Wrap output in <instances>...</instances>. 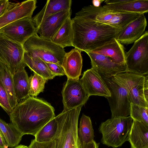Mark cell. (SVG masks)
<instances>
[{"label":"cell","mask_w":148,"mask_h":148,"mask_svg":"<svg viewBox=\"0 0 148 148\" xmlns=\"http://www.w3.org/2000/svg\"><path fill=\"white\" fill-rule=\"evenodd\" d=\"M71 0H48L42 10L32 18L36 27L43 20L61 11L71 9Z\"/></svg>","instance_id":"obj_20"},{"label":"cell","mask_w":148,"mask_h":148,"mask_svg":"<svg viewBox=\"0 0 148 148\" xmlns=\"http://www.w3.org/2000/svg\"><path fill=\"white\" fill-rule=\"evenodd\" d=\"M86 53L90 59L91 68L102 77H111L128 72L125 63H116L109 57L90 52Z\"/></svg>","instance_id":"obj_13"},{"label":"cell","mask_w":148,"mask_h":148,"mask_svg":"<svg viewBox=\"0 0 148 148\" xmlns=\"http://www.w3.org/2000/svg\"><path fill=\"white\" fill-rule=\"evenodd\" d=\"M102 77L110 92V96L106 98L110 107L111 118L130 116L131 103L126 90L112 80L111 77Z\"/></svg>","instance_id":"obj_9"},{"label":"cell","mask_w":148,"mask_h":148,"mask_svg":"<svg viewBox=\"0 0 148 148\" xmlns=\"http://www.w3.org/2000/svg\"><path fill=\"white\" fill-rule=\"evenodd\" d=\"M13 148H28V147L24 145H20Z\"/></svg>","instance_id":"obj_39"},{"label":"cell","mask_w":148,"mask_h":148,"mask_svg":"<svg viewBox=\"0 0 148 148\" xmlns=\"http://www.w3.org/2000/svg\"><path fill=\"white\" fill-rule=\"evenodd\" d=\"M88 52L110 57L116 63H125L124 47L114 38L109 42Z\"/></svg>","instance_id":"obj_21"},{"label":"cell","mask_w":148,"mask_h":148,"mask_svg":"<svg viewBox=\"0 0 148 148\" xmlns=\"http://www.w3.org/2000/svg\"><path fill=\"white\" fill-rule=\"evenodd\" d=\"M71 17L70 15L66 18L51 40L63 49L73 46V34Z\"/></svg>","instance_id":"obj_24"},{"label":"cell","mask_w":148,"mask_h":148,"mask_svg":"<svg viewBox=\"0 0 148 148\" xmlns=\"http://www.w3.org/2000/svg\"><path fill=\"white\" fill-rule=\"evenodd\" d=\"M53 140L47 142H40L32 140L28 148H52Z\"/></svg>","instance_id":"obj_35"},{"label":"cell","mask_w":148,"mask_h":148,"mask_svg":"<svg viewBox=\"0 0 148 148\" xmlns=\"http://www.w3.org/2000/svg\"><path fill=\"white\" fill-rule=\"evenodd\" d=\"M78 133L81 144L87 143L94 140V131L89 117L82 114L78 128Z\"/></svg>","instance_id":"obj_28"},{"label":"cell","mask_w":148,"mask_h":148,"mask_svg":"<svg viewBox=\"0 0 148 148\" xmlns=\"http://www.w3.org/2000/svg\"><path fill=\"white\" fill-rule=\"evenodd\" d=\"M45 63L51 72L56 76H61L65 75L64 70L61 65L56 63Z\"/></svg>","instance_id":"obj_34"},{"label":"cell","mask_w":148,"mask_h":148,"mask_svg":"<svg viewBox=\"0 0 148 148\" xmlns=\"http://www.w3.org/2000/svg\"><path fill=\"white\" fill-rule=\"evenodd\" d=\"M24 52L22 45L0 33V61L13 74L23 63Z\"/></svg>","instance_id":"obj_10"},{"label":"cell","mask_w":148,"mask_h":148,"mask_svg":"<svg viewBox=\"0 0 148 148\" xmlns=\"http://www.w3.org/2000/svg\"><path fill=\"white\" fill-rule=\"evenodd\" d=\"M8 146L0 130V148H7Z\"/></svg>","instance_id":"obj_37"},{"label":"cell","mask_w":148,"mask_h":148,"mask_svg":"<svg viewBox=\"0 0 148 148\" xmlns=\"http://www.w3.org/2000/svg\"><path fill=\"white\" fill-rule=\"evenodd\" d=\"M47 80L34 73L29 77V96L36 97L40 93L43 92Z\"/></svg>","instance_id":"obj_30"},{"label":"cell","mask_w":148,"mask_h":148,"mask_svg":"<svg viewBox=\"0 0 148 148\" xmlns=\"http://www.w3.org/2000/svg\"><path fill=\"white\" fill-rule=\"evenodd\" d=\"M141 14L113 11L103 6L90 5L83 7L75 16L84 18L105 24L119 30L137 18Z\"/></svg>","instance_id":"obj_5"},{"label":"cell","mask_w":148,"mask_h":148,"mask_svg":"<svg viewBox=\"0 0 148 148\" xmlns=\"http://www.w3.org/2000/svg\"><path fill=\"white\" fill-rule=\"evenodd\" d=\"M37 1H24L10 10L0 17V29L19 19L32 17L36 8Z\"/></svg>","instance_id":"obj_18"},{"label":"cell","mask_w":148,"mask_h":148,"mask_svg":"<svg viewBox=\"0 0 148 148\" xmlns=\"http://www.w3.org/2000/svg\"><path fill=\"white\" fill-rule=\"evenodd\" d=\"M127 72L145 75L148 73V32L136 41L125 55Z\"/></svg>","instance_id":"obj_8"},{"label":"cell","mask_w":148,"mask_h":148,"mask_svg":"<svg viewBox=\"0 0 148 148\" xmlns=\"http://www.w3.org/2000/svg\"><path fill=\"white\" fill-rule=\"evenodd\" d=\"M132 121L130 116L111 118L102 122L99 129L102 135L101 143L114 148L121 146L128 141Z\"/></svg>","instance_id":"obj_6"},{"label":"cell","mask_w":148,"mask_h":148,"mask_svg":"<svg viewBox=\"0 0 148 148\" xmlns=\"http://www.w3.org/2000/svg\"><path fill=\"white\" fill-rule=\"evenodd\" d=\"M148 107L130 103V116L133 120L148 126Z\"/></svg>","instance_id":"obj_31"},{"label":"cell","mask_w":148,"mask_h":148,"mask_svg":"<svg viewBox=\"0 0 148 148\" xmlns=\"http://www.w3.org/2000/svg\"><path fill=\"white\" fill-rule=\"evenodd\" d=\"M61 93L64 107L63 111L83 106L89 97L79 79L75 80L67 79L64 84Z\"/></svg>","instance_id":"obj_11"},{"label":"cell","mask_w":148,"mask_h":148,"mask_svg":"<svg viewBox=\"0 0 148 148\" xmlns=\"http://www.w3.org/2000/svg\"><path fill=\"white\" fill-rule=\"evenodd\" d=\"M87 95L103 96L110 95V91L102 77L91 68L84 72L80 79Z\"/></svg>","instance_id":"obj_14"},{"label":"cell","mask_w":148,"mask_h":148,"mask_svg":"<svg viewBox=\"0 0 148 148\" xmlns=\"http://www.w3.org/2000/svg\"><path fill=\"white\" fill-rule=\"evenodd\" d=\"M71 20L73 47L85 52L116 38L119 30L111 26L84 18L75 16Z\"/></svg>","instance_id":"obj_2"},{"label":"cell","mask_w":148,"mask_h":148,"mask_svg":"<svg viewBox=\"0 0 148 148\" xmlns=\"http://www.w3.org/2000/svg\"><path fill=\"white\" fill-rule=\"evenodd\" d=\"M19 3L10 2L8 0H0V17Z\"/></svg>","instance_id":"obj_33"},{"label":"cell","mask_w":148,"mask_h":148,"mask_svg":"<svg viewBox=\"0 0 148 148\" xmlns=\"http://www.w3.org/2000/svg\"><path fill=\"white\" fill-rule=\"evenodd\" d=\"M0 106L9 115L12 110L13 109L10 103L8 94L0 81Z\"/></svg>","instance_id":"obj_32"},{"label":"cell","mask_w":148,"mask_h":148,"mask_svg":"<svg viewBox=\"0 0 148 148\" xmlns=\"http://www.w3.org/2000/svg\"><path fill=\"white\" fill-rule=\"evenodd\" d=\"M128 141L131 148H148V126L133 120Z\"/></svg>","instance_id":"obj_22"},{"label":"cell","mask_w":148,"mask_h":148,"mask_svg":"<svg viewBox=\"0 0 148 148\" xmlns=\"http://www.w3.org/2000/svg\"><path fill=\"white\" fill-rule=\"evenodd\" d=\"M147 21L144 14H141L136 19L119 31L116 39L121 43L128 45L139 39L144 33Z\"/></svg>","instance_id":"obj_15"},{"label":"cell","mask_w":148,"mask_h":148,"mask_svg":"<svg viewBox=\"0 0 148 148\" xmlns=\"http://www.w3.org/2000/svg\"><path fill=\"white\" fill-rule=\"evenodd\" d=\"M57 129V122L55 117L44 126L34 136L37 142H44L52 140Z\"/></svg>","instance_id":"obj_29"},{"label":"cell","mask_w":148,"mask_h":148,"mask_svg":"<svg viewBox=\"0 0 148 148\" xmlns=\"http://www.w3.org/2000/svg\"><path fill=\"white\" fill-rule=\"evenodd\" d=\"M81 51L75 48L66 53L62 66L67 79L78 80L81 75L82 58Z\"/></svg>","instance_id":"obj_19"},{"label":"cell","mask_w":148,"mask_h":148,"mask_svg":"<svg viewBox=\"0 0 148 148\" xmlns=\"http://www.w3.org/2000/svg\"><path fill=\"white\" fill-rule=\"evenodd\" d=\"M0 130L8 147L13 148L18 145L23 135L11 123L0 118Z\"/></svg>","instance_id":"obj_27"},{"label":"cell","mask_w":148,"mask_h":148,"mask_svg":"<svg viewBox=\"0 0 148 148\" xmlns=\"http://www.w3.org/2000/svg\"><path fill=\"white\" fill-rule=\"evenodd\" d=\"M71 9L61 11L43 20L36 27L40 37L51 40L64 21L71 15Z\"/></svg>","instance_id":"obj_16"},{"label":"cell","mask_w":148,"mask_h":148,"mask_svg":"<svg viewBox=\"0 0 148 148\" xmlns=\"http://www.w3.org/2000/svg\"><path fill=\"white\" fill-rule=\"evenodd\" d=\"M22 45L29 56L38 57L45 62L61 66L66 53L64 49L51 40L40 37L37 33L28 38Z\"/></svg>","instance_id":"obj_4"},{"label":"cell","mask_w":148,"mask_h":148,"mask_svg":"<svg viewBox=\"0 0 148 148\" xmlns=\"http://www.w3.org/2000/svg\"><path fill=\"white\" fill-rule=\"evenodd\" d=\"M26 66L24 62L13 75L15 95L18 102L29 96V77L25 68Z\"/></svg>","instance_id":"obj_23"},{"label":"cell","mask_w":148,"mask_h":148,"mask_svg":"<svg viewBox=\"0 0 148 148\" xmlns=\"http://www.w3.org/2000/svg\"><path fill=\"white\" fill-rule=\"evenodd\" d=\"M36 33V27L30 16L16 20L0 29V33L22 45Z\"/></svg>","instance_id":"obj_12"},{"label":"cell","mask_w":148,"mask_h":148,"mask_svg":"<svg viewBox=\"0 0 148 148\" xmlns=\"http://www.w3.org/2000/svg\"><path fill=\"white\" fill-rule=\"evenodd\" d=\"M111 79L127 91L131 103L148 107V75L125 72Z\"/></svg>","instance_id":"obj_7"},{"label":"cell","mask_w":148,"mask_h":148,"mask_svg":"<svg viewBox=\"0 0 148 148\" xmlns=\"http://www.w3.org/2000/svg\"><path fill=\"white\" fill-rule=\"evenodd\" d=\"M103 7L119 12L147 13L148 12V0H106Z\"/></svg>","instance_id":"obj_17"},{"label":"cell","mask_w":148,"mask_h":148,"mask_svg":"<svg viewBox=\"0 0 148 148\" xmlns=\"http://www.w3.org/2000/svg\"><path fill=\"white\" fill-rule=\"evenodd\" d=\"M99 143H97L94 140L87 143L82 144L81 148H99Z\"/></svg>","instance_id":"obj_36"},{"label":"cell","mask_w":148,"mask_h":148,"mask_svg":"<svg viewBox=\"0 0 148 148\" xmlns=\"http://www.w3.org/2000/svg\"><path fill=\"white\" fill-rule=\"evenodd\" d=\"M82 106L63 111L55 116L57 129L52 139V148H81L78 123Z\"/></svg>","instance_id":"obj_3"},{"label":"cell","mask_w":148,"mask_h":148,"mask_svg":"<svg viewBox=\"0 0 148 148\" xmlns=\"http://www.w3.org/2000/svg\"><path fill=\"white\" fill-rule=\"evenodd\" d=\"M13 75L8 67L0 61V81L6 91L10 104L13 109L18 102L15 95Z\"/></svg>","instance_id":"obj_25"},{"label":"cell","mask_w":148,"mask_h":148,"mask_svg":"<svg viewBox=\"0 0 148 148\" xmlns=\"http://www.w3.org/2000/svg\"><path fill=\"white\" fill-rule=\"evenodd\" d=\"M104 1L103 0H93L92 1V5L95 7L100 6L101 3Z\"/></svg>","instance_id":"obj_38"},{"label":"cell","mask_w":148,"mask_h":148,"mask_svg":"<svg viewBox=\"0 0 148 148\" xmlns=\"http://www.w3.org/2000/svg\"><path fill=\"white\" fill-rule=\"evenodd\" d=\"M23 61L32 71L47 80L56 76L49 70L45 62L38 57H30L24 52Z\"/></svg>","instance_id":"obj_26"},{"label":"cell","mask_w":148,"mask_h":148,"mask_svg":"<svg viewBox=\"0 0 148 148\" xmlns=\"http://www.w3.org/2000/svg\"><path fill=\"white\" fill-rule=\"evenodd\" d=\"M55 110L47 102L29 96L18 103L9 115L11 123L23 135L35 136L55 117Z\"/></svg>","instance_id":"obj_1"}]
</instances>
